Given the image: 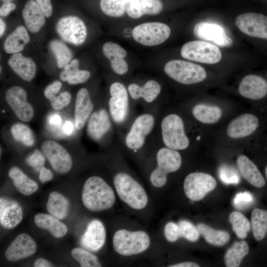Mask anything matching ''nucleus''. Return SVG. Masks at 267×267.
Listing matches in <instances>:
<instances>
[{
  "mask_svg": "<svg viewBox=\"0 0 267 267\" xmlns=\"http://www.w3.org/2000/svg\"><path fill=\"white\" fill-rule=\"evenodd\" d=\"M111 243L121 264L140 259L155 263L165 253L156 233L126 217H121L112 234Z\"/></svg>",
  "mask_w": 267,
  "mask_h": 267,
  "instance_id": "nucleus-1",
  "label": "nucleus"
},
{
  "mask_svg": "<svg viewBox=\"0 0 267 267\" xmlns=\"http://www.w3.org/2000/svg\"><path fill=\"white\" fill-rule=\"evenodd\" d=\"M112 182L118 200L128 212L144 221L151 217L153 203L148 190L121 159Z\"/></svg>",
  "mask_w": 267,
  "mask_h": 267,
  "instance_id": "nucleus-2",
  "label": "nucleus"
},
{
  "mask_svg": "<svg viewBox=\"0 0 267 267\" xmlns=\"http://www.w3.org/2000/svg\"><path fill=\"white\" fill-rule=\"evenodd\" d=\"M142 164L150 191L157 197L162 195L168 185L170 175L180 169L182 159L178 151L161 146L153 155L146 157Z\"/></svg>",
  "mask_w": 267,
  "mask_h": 267,
  "instance_id": "nucleus-3",
  "label": "nucleus"
},
{
  "mask_svg": "<svg viewBox=\"0 0 267 267\" xmlns=\"http://www.w3.org/2000/svg\"><path fill=\"white\" fill-rule=\"evenodd\" d=\"M118 197L113 185L102 177L93 175L85 181L82 201L89 211L97 213L111 210L115 206Z\"/></svg>",
  "mask_w": 267,
  "mask_h": 267,
  "instance_id": "nucleus-4",
  "label": "nucleus"
},
{
  "mask_svg": "<svg viewBox=\"0 0 267 267\" xmlns=\"http://www.w3.org/2000/svg\"><path fill=\"white\" fill-rule=\"evenodd\" d=\"M160 134L164 146L178 151L187 149L190 141L182 118L176 113L165 115L160 122Z\"/></svg>",
  "mask_w": 267,
  "mask_h": 267,
  "instance_id": "nucleus-5",
  "label": "nucleus"
},
{
  "mask_svg": "<svg viewBox=\"0 0 267 267\" xmlns=\"http://www.w3.org/2000/svg\"><path fill=\"white\" fill-rule=\"evenodd\" d=\"M155 122V116L150 113L141 114L134 119L124 137L125 147L130 153L135 155L141 152Z\"/></svg>",
  "mask_w": 267,
  "mask_h": 267,
  "instance_id": "nucleus-6",
  "label": "nucleus"
},
{
  "mask_svg": "<svg viewBox=\"0 0 267 267\" xmlns=\"http://www.w3.org/2000/svg\"><path fill=\"white\" fill-rule=\"evenodd\" d=\"M164 70L170 78L184 85L200 83L207 77L205 70L200 65L179 59L168 61Z\"/></svg>",
  "mask_w": 267,
  "mask_h": 267,
  "instance_id": "nucleus-7",
  "label": "nucleus"
},
{
  "mask_svg": "<svg viewBox=\"0 0 267 267\" xmlns=\"http://www.w3.org/2000/svg\"><path fill=\"white\" fill-rule=\"evenodd\" d=\"M180 54L185 59L206 64H215L222 59L219 48L204 41H193L183 45Z\"/></svg>",
  "mask_w": 267,
  "mask_h": 267,
  "instance_id": "nucleus-8",
  "label": "nucleus"
},
{
  "mask_svg": "<svg viewBox=\"0 0 267 267\" xmlns=\"http://www.w3.org/2000/svg\"><path fill=\"white\" fill-rule=\"evenodd\" d=\"M216 185V180L211 175L194 172L189 173L184 178L183 190L188 200L195 202L203 199Z\"/></svg>",
  "mask_w": 267,
  "mask_h": 267,
  "instance_id": "nucleus-9",
  "label": "nucleus"
},
{
  "mask_svg": "<svg viewBox=\"0 0 267 267\" xmlns=\"http://www.w3.org/2000/svg\"><path fill=\"white\" fill-rule=\"evenodd\" d=\"M110 97L108 101L109 113L112 121L122 125L127 119L130 113L129 94L121 83L114 82L109 89Z\"/></svg>",
  "mask_w": 267,
  "mask_h": 267,
  "instance_id": "nucleus-10",
  "label": "nucleus"
},
{
  "mask_svg": "<svg viewBox=\"0 0 267 267\" xmlns=\"http://www.w3.org/2000/svg\"><path fill=\"white\" fill-rule=\"evenodd\" d=\"M171 35L168 25L161 22H147L135 26L132 32L134 39L145 46H155L165 42Z\"/></svg>",
  "mask_w": 267,
  "mask_h": 267,
  "instance_id": "nucleus-11",
  "label": "nucleus"
},
{
  "mask_svg": "<svg viewBox=\"0 0 267 267\" xmlns=\"http://www.w3.org/2000/svg\"><path fill=\"white\" fill-rule=\"evenodd\" d=\"M56 30L63 41L76 45L83 44L86 40V25L82 19L76 16L61 18L56 24Z\"/></svg>",
  "mask_w": 267,
  "mask_h": 267,
  "instance_id": "nucleus-12",
  "label": "nucleus"
},
{
  "mask_svg": "<svg viewBox=\"0 0 267 267\" xmlns=\"http://www.w3.org/2000/svg\"><path fill=\"white\" fill-rule=\"evenodd\" d=\"M237 27L245 34L267 41V16L260 13L248 12L238 15L235 20Z\"/></svg>",
  "mask_w": 267,
  "mask_h": 267,
  "instance_id": "nucleus-13",
  "label": "nucleus"
},
{
  "mask_svg": "<svg viewBox=\"0 0 267 267\" xmlns=\"http://www.w3.org/2000/svg\"><path fill=\"white\" fill-rule=\"evenodd\" d=\"M42 150L53 169L57 173L64 174L71 169L73 161L71 155L61 144L55 141H44Z\"/></svg>",
  "mask_w": 267,
  "mask_h": 267,
  "instance_id": "nucleus-14",
  "label": "nucleus"
},
{
  "mask_svg": "<svg viewBox=\"0 0 267 267\" xmlns=\"http://www.w3.org/2000/svg\"><path fill=\"white\" fill-rule=\"evenodd\" d=\"M27 92L22 88L14 86L6 91L5 98L7 103L17 118L23 122H29L33 118L34 111L31 104L27 100Z\"/></svg>",
  "mask_w": 267,
  "mask_h": 267,
  "instance_id": "nucleus-15",
  "label": "nucleus"
},
{
  "mask_svg": "<svg viewBox=\"0 0 267 267\" xmlns=\"http://www.w3.org/2000/svg\"><path fill=\"white\" fill-rule=\"evenodd\" d=\"M261 126V121L258 116L252 113H244L229 123L226 133L232 139H241L254 134Z\"/></svg>",
  "mask_w": 267,
  "mask_h": 267,
  "instance_id": "nucleus-16",
  "label": "nucleus"
},
{
  "mask_svg": "<svg viewBox=\"0 0 267 267\" xmlns=\"http://www.w3.org/2000/svg\"><path fill=\"white\" fill-rule=\"evenodd\" d=\"M107 233L102 222L97 219L91 220L88 223L82 235L80 243L85 249L93 253L101 250L106 241Z\"/></svg>",
  "mask_w": 267,
  "mask_h": 267,
  "instance_id": "nucleus-17",
  "label": "nucleus"
},
{
  "mask_svg": "<svg viewBox=\"0 0 267 267\" xmlns=\"http://www.w3.org/2000/svg\"><path fill=\"white\" fill-rule=\"evenodd\" d=\"M238 91L247 99L261 101L267 98V78L257 74H249L241 81Z\"/></svg>",
  "mask_w": 267,
  "mask_h": 267,
  "instance_id": "nucleus-18",
  "label": "nucleus"
},
{
  "mask_svg": "<svg viewBox=\"0 0 267 267\" xmlns=\"http://www.w3.org/2000/svg\"><path fill=\"white\" fill-rule=\"evenodd\" d=\"M193 32L196 36L205 41L221 46H230L233 43L232 39L226 34L222 26L207 22H200L194 26Z\"/></svg>",
  "mask_w": 267,
  "mask_h": 267,
  "instance_id": "nucleus-19",
  "label": "nucleus"
},
{
  "mask_svg": "<svg viewBox=\"0 0 267 267\" xmlns=\"http://www.w3.org/2000/svg\"><path fill=\"white\" fill-rule=\"evenodd\" d=\"M37 249L35 241L28 234L18 235L6 249L5 257L9 262H16L28 258Z\"/></svg>",
  "mask_w": 267,
  "mask_h": 267,
  "instance_id": "nucleus-20",
  "label": "nucleus"
},
{
  "mask_svg": "<svg viewBox=\"0 0 267 267\" xmlns=\"http://www.w3.org/2000/svg\"><path fill=\"white\" fill-rule=\"evenodd\" d=\"M109 113L100 108L93 112L87 124V133L95 141L101 140L111 130L112 124Z\"/></svg>",
  "mask_w": 267,
  "mask_h": 267,
  "instance_id": "nucleus-21",
  "label": "nucleus"
},
{
  "mask_svg": "<svg viewBox=\"0 0 267 267\" xmlns=\"http://www.w3.org/2000/svg\"><path fill=\"white\" fill-rule=\"evenodd\" d=\"M23 209L17 201L8 198H0V223L4 228L12 229L22 221Z\"/></svg>",
  "mask_w": 267,
  "mask_h": 267,
  "instance_id": "nucleus-22",
  "label": "nucleus"
},
{
  "mask_svg": "<svg viewBox=\"0 0 267 267\" xmlns=\"http://www.w3.org/2000/svg\"><path fill=\"white\" fill-rule=\"evenodd\" d=\"M102 52L110 61L111 67L116 74L123 75L128 72L129 66L124 59L127 52L124 48L117 44L108 42L103 44Z\"/></svg>",
  "mask_w": 267,
  "mask_h": 267,
  "instance_id": "nucleus-23",
  "label": "nucleus"
},
{
  "mask_svg": "<svg viewBox=\"0 0 267 267\" xmlns=\"http://www.w3.org/2000/svg\"><path fill=\"white\" fill-rule=\"evenodd\" d=\"M93 104L89 91L86 88L80 89L77 94L75 108V126L82 129L92 113Z\"/></svg>",
  "mask_w": 267,
  "mask_h": 267,
  "instance_id": "nucleus-24",
  "label": "nucleus"
},
{
  "mask_svg": "<svg viewBox=\"0 0 267 267\" xmlns=\"http://www.w3.org/2000/svg\"><path fill=\"white\" fill-rule=\"evenodd\" d=\"M8 65L13 71L20 78L27 82L31 81L36 73V65L30 57L18 52L12 54L8 59Z\"/></svg>",
  "mask_w": 267,
  "mask_h": 267,
  "instance_id": "nucleus-25",
  "label": "nucleus"
},
{
  "mask_svg": "<svg viewBox=\"0 0 267 267\" xmlns=\"http://www.w3.org/2000/svg\"><path fill=\"white\" fill-rule=\"evenodd\" d=\"M127 89L133 99L136 100L142 98L146 102L150 103L157 98L161 92V87L156 81L150 80L142 86L136 83H131L128 86Z\"/></svg>",
  "mask_w": 267,
  "mask_h": 267,
  "instance_id": "nucleus-26",
  "label": "nucleus"
},
{
  "mask_svg": "<svg viewBox=\"0 0 267 267\" xmlns=\"http://www.w3.org/2000/svg\"><path fill=\"white\" fill-rule=\"evenodd\" d=\"M236 164L241 176L250 184L257 188H262L265 185L264 177L256 164L247 156L239 155Z\"/></svg>",
  "mask_w": 267,
  "mask_h": 267,
  "instance_id": "nucleus-27",
  "label": "nucleus"
},
{
  "mask_svg": "<svg viewBox=\"0 0 267 267\" xmlns=\"http://www.w3.org/2000/svg\"><path fill=\"white\" fill-rule=\"evenodd\" d=\"M163 7L160 0H130L126 12L130 17L137 19L146 14H158Z\"/></svg>",
  "mask_w": 267,
  "mask_h": 267,
  "instance_id": "nucleus-28",
  "label": "nucleus"
},
{
  "mask_svg": "<svg viewBox=\"0 0 267 267\" xmlns=\"http://www.w3.org/2000/svg\"><path fill=\"white\" fill-rule=\"evenodd\" d=\"M22 14L26 26L32 33L38 32L45 24V17L34 0L27 1Z\"/></svg>",
  "mask_w": 267,
  "mask_h": 267,
  "instance_id": "nucleus-29",
  "label": "nucleus"
},
{
  "mask_svg": "<svg viewBox=\"0 0 267 267\" xmlns=\"http://www.w3.org/2000/svg\"><path fill=\"white\" fill-rule=\"evenodd\" d=\"M34 221L38 227L48 231L55 238H61L68 232L67 226L50 214H37Z\"/></svg>",
  "mask_w": 267,
  "mask_h": 267,
  "instance_id": "nucleus-30",
  "label": "nucleus"
},
{
  "mask_svg": "<svg viewBox=\"0 0 267 267\" xmlns=\"http://www.w3.org/2000/svg\"><path fill=\"white\" fill-rule=\"evenodd\" d=\"M8 176L16 189L23 195H30L38 190V183L17 167H11L8 171Z\"/></svg>",
  "mask_w": 267,
  "mask_h": 267,
  "instance_id": "nucleus-31",
  "label": "nucleus"
},
{
  "mask_svg": "<svg viewBox=\"0 0 267 267\" xmlns=\"http://www.w3.org/2000/svg\"><path fill=\"white\" fill-rule=\"evenodd\" d=\"M30 37L25 27H17L6 38L4 43L5 51L13 54L22 51L25 46L29 42Z\"/></svg>",
  "mask_w": 267,
  "mask_h": 267,
  "instance_id": "nucleus-32",
  "label": "nucleus"
},
{
  "mask_svg": "<svg viewBox=\"0 0 267 267\" xmlns=\"http://www.w3.org/2000/svg\"><path fill=\"white\" fill-rule=\"evenodd\" d=\"M191 112L197 121L204 124L216 123L222 116V110L220 107L204 103L195 105Z\"/></svg>",
  "mask_w": 267,
  "mask_h": 267,
  "instance_id": "nucleus-33",
  "label": "nucleus"
},
{
  "mask_svg": "<svg viewBox=\"0 0 267 267\" xmlns=\"http://www.w3.org/2000/svg\"><path fill=\"white\" fill-rule=\"evenodd\" d=\"M79 61L74 59L67 64L60 73L61 81L70 85L82 84L87 81L90 76L89 71L79 69Z\"/></svg>",
  "mask_w": 267,
  "mask_h": 267,
  "instance_id": "nucleus-34",
  "label": "nucleus"
},
{
  "mask_svg": "<svg viewBox=\"0 0 267 267\" xmlns=\"http://www.w3.org/2000/svg\"><path fill=\"white\" fill-rule=\"evenodd\" d=\"M46 206L49 214L59 220H62L68 215L70 204L68 200L63 195L56 191H52L48 195Z\"/></svg>",
  "mask_w": 267,
  "mask_h": 267,
  "instance_id": "nucleus-35",
  "label": "nucleus"
},
{
  "mask_svg": "<svg viewBox=\"0 0 267 267\" xmlns=\"http://www.w3.org/2000/svg\"><path fill=\"white\" fill-rule=\"evenodd\" d=\"M249 251L248 244L245 241H236L226 251L224 263L227 267H239L243 259Z\"/></svg>",
  "mask_w": 267,
  "mask_h": 267,
  "instance_id": "nucleus-36",
  "label": "nucleus"
},
{
  "mask_svg": "<svg viewBox=\"0 0 267 267\" xmlns=\"http://www.w3.org/2000/svg\"><path fill=\"white\" fill-rule=\"evenodd\" d=\"M197 227L200 235L210 244L222 246L229 240V234L225 231L214 229L203 223H198Z\"/></svg>",
  "mask_w": 267,
  "mask_h": 267,
  "instance_id": "nucleus-37",
  "label": "nucleus"
},
{
  "mask_svg": "<svg viewBox=\"0 0 267 267\" xmlns=\"http://www.w3.org/2000/svg\"><path fill=\"white\" fill-rule=\"evenodd\" d=\"M251 225L255 239L263 240L267 233V210L254 209L251 214Z\"/></svg>",
  "mask_w": 267,
  "mask_h": 267,
  "instance_id": "nucleus-38",
  "label": "nucleus"
},
{
  "mask_svg": "<svg viewBox=\"0 0 267 267\" xmlns=\"http://www.w3.org/2000/svg\"><path fill=\"white\" fill-rule=\"evenodd\" d=\"M49 47L55 56L58 68H64L71 62L73 57L72 51L63 42L57 40H52Z\"/></svg>",
  "mask_w": 267,
  "mask_h": 267,
  "instance_id": "nucleus-39",
  "label": "nucleus"
},
{
  "mask_svg": "<svg viewBox=\"0 0 267 267\" xmlns=\"http://www.w3.org/2000/svg\"><path fill=\"white\" fill-rule=\"evenodd\" d=\"M229 222L236 235L240 239L245 238L251 225L248 219L238 211H233L229 215Z\"/></svg>",
  "mask_w": 267,
  "mask_h": 267,
  "instance_id": "nucleus-40",
  "label": "nucleus"
},
{
  "mask_svg": "<svg viewBox=\"0 0 267 267\" xmlns=\"http://www.w3.org/2000/svg\"><path fill=\"white\" fill-rule=\"evenodd\" d=\"M72 257L81 267H100L102 264L94 253L85 248L76 247L71 251Z\"/></svg>",
  "mask_w": 267,
  "mask_h": 267,
  "instance_id": "nucleus-41",
  "label": "nucleus"
},
{
  "mask_svg": "<svg viewBox=\"0 0 267 267\" xmlns=\"http://www.w3.org/2000/svg\"><path fill=\"white\" fill-rule=\"evenodd\" d=\"M130 0H100V6L106 15L118 17L126 12Z\"/></svg>",
  "mask_w": 267,
  "mask_h": 267,
  "instance_id": "nucleus-42",
  "label": "nucleus"
},
{
  "mask_svg": "<svg viewBox=\"0 0 267 267\" xmlns=\"http://www.w3.org/2000/svg\"><path fill=\"white\" fill-rule=\"evenodd\" d=\"M10 131L15 140L27 146H31L34 144L33 133L27 125L22 123L14 124L11 127Z\"/></svg>",
  "mask_w": 267,
  "mask_h": 267,
  "instance_id": "nucleus-43",
  "label": "nucleus"
},
{
  "mask_svg": "<svg viewBox=\"0 0 267 267\" xmlns=\"http://www.w3.org/2000/svg\"><path fill=\"white\" fill-rule=\"evenodd\" d=\"M254 201L253 195L248 191L237 193L233 199V205L238 210H243L250 206Z\"/></svg>",
  "mask_w": 267,
  "mask_h": 267,
  "instance_id": "nucleus-44",
  "label": "nucleus"
},
{
  "mask_svg": "<svg viewBox=\"0 0 267 267\" xmlns=\"http://www.w3.org/2000/svg\"><path fill=\"white\" fill-rule=\"evenodd\" d=\"M71 95L68 91H63L50 100L52 107L55 110H61L71 102Z\"/></svg>",
  "mask_w": 267,
  "mask_h": 267,
  "instance_id": "nucleus-45",
  "label": "nucleus"
},
{
  "mask_svg": "<svg viewBox=\"0 0 267 267\" xmlns=\"http://www.w3.org/2000/svg\"><path fill=\"white\" fill-rule=\"evenodd\" d=\"M44 162L45 159L44 155L37 149H36L26 159V163L28 165L39 171L44 166Z\"/></svg>",
  "mask_w": 267,
  "mask_h": 267,
  "instance_id": "nucleus-46",
  "label": "nucleus"
},
{
  "mask_svg": "<svg viewBox=\"0 0 267 267\" xmlns=\"http://www.w3.org/2000/svg\"><path fill=\"white\" fill-rule=\"evenodd\" d=\"M220 178L226 184H236L239 182L238 176L235 172L228 168H223L220 171Z\"/></svg>",
  "mask_w": 267,
  "mask_h": 267,
  "instance_id": "nucleus-47",
  "label": "nucleus"
},
{
  "mask_svg": "<svg viewBox=\"0 0 267 267\" xmlns=\"http://www.w3.org/2000/svg\"><path fill=\"white\" fill-rule=\"evenodd\" d=\"M62 87V83L58 81H55L48 85L44 89V95L50 100L56 96Z\"/></svg>",
  "mask_w": 267,
  "mask_h": 267,
  "instance_id": "nucleus-48",
  "label": "nucleus"
},
{
  "mask_svg": "<svg viewBox=\"0 0 267 267\" xmlns=\"http://www.w3.org/2000/svg\"><path fill=\"white\" fill-rule=\"evenodd\" d=\"M45 17H49L52 14V6L50 0H35Z\"/></svg>",
  "mask_w": 267,
  "mask_h": 267,
  "instance_id": "nucleus-49",
  "label": "nucleus"
},
{
  "mask_svg": "<svg viewBox=\"0 0 267 267\" xmlns=\"http://www.w3.org/2000/svg\"><path fill=\"white\" fill-rule=\"evenodd\" d=\"M16 8V5L12 2H4L0 8V15L5 17Z\"/></svg>",
  "mask_w": 267,
  "mask_h": 267,
  "instance_id": "nucleus-50",
  "label": "nucleus"
},
{
  "mask_svg": "<svg viewBox=\"0 0 267 267\" xmlns=\"http://www.w3.org/2000/svg\"><path fill=\"white\" fill-rule=\"evenodd\" d=\"M53 175L52 172L49 169L44 166L41 168L40 171L39 179L41 182L44 183L52 179Z\"/></svg>",
  "mask_w": 267,
  "mask_h": 267,
  "instance_id": "nucleus-51",
  "label": "nucleus"
},
{
  "mask_svg": "<svg viewBox=\"0 0 267 267\" xmlns=\"http://www.w3.org/2000/svg\"><path fill=\"white\" fill-rule=\"evenodd\" d=\"M48 122L50 126L53 127H59L62 123L60 116L57 114H53L49 116Z\"/></svg>",
  "mask_w": 267,
  "mask_h": 267,
  "instance_id": "nucleus-52",
  "label": "nucleus"
},
{
  "mask_svg": "<svg viewBox=\"0 0 267 267\" xmlns=\"http://www.w3.org/2000/svg\"><path fill=\"white\" fill-rule=\"evenodd\" d=\"M63 133L67 135H71L74 131V125L72 122L67 121L65 122L62 127Z\"/></svg>",
  "mask_w": 267,
  "mask_h": 267,
  "instance_id": "nucleus-53",
  "label": "nucleus"
},
{
  "mask_svg": "<svg viewBox=\"0 0 267 267\" xmlns=\"http://www.w3.org/2000/svg\"><path fill=\"white\" fill-rule=\"evenodd\" d=\"M52 266L50 262L42 258H38L34 263L35 267H50Z\"/></svg>",
  "mask_w": 267,
  "mask_h": 267,
  "instance_id": "nucleus-54",
  "label": "nucleus"
},
{
  "mask_svg": "<svg viewBox=\"0 0 267 267\" xmlns=\"http://www.w3.org/2000/svg\"><path fill=\"white\" fill-rule=\"evenodd\" d=\"M199 266L197 263L191 262L186 261L183 263H178L173 266V267H199Z\"/></svg>",
  "mask_w": 267,
  "mask_h": 267,
  "instance_id": "nucleus-55",
  "label": "nucleus"
},
{
  "mask_svg": "<svg viewBox=\"0 0 267 267\" xmlns=\"http://www.w3.org/2000/svg\"><path fill=\"white\" fill-rule=\"evenodd\" d=\"M6 25L4 21L0 18V37L1 36L4 34V32L5 30Z\"/></svg>",
  "mask_w": 267,
  "mask_h": 267,
  "instance_id": "nucleus-56",
  "label": "nucleus"
},
{
  "mask_svg": "<svg viewBox=\"0 0 267 267\" xmlns=\"http://www.w3.org/2000/svg\"><path fill=\"white\" fill-rule=\"evenodd\" d=\"M265 177H266V179L267 180V165L266 166V167L265 169Z\"/></svg>",
  "mask_w": 267,
  "mask_h": 267,
  "instance_id": "nucleus-57",
  "label": "nucleus"
},
{
  "mask_svg": "<svg viewBox=\"0 0 267 267\" xmlns=\"http://www.w3.org/2000/svg\"><path fill=\"white\" fill-rule=\"evenodd\" d=\"M3 2H11L13 0H2Z\"/></svg>",
  "mask_w": 267,
  "mask_h": 267,
  "instance_id": "nucleus-58",
  "label": "nucleus"
}]
</instances>
